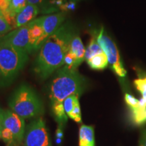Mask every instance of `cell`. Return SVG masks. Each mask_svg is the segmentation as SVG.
<instances>
[{
  "instance_id": "cell-1",
  "label": "cell",
  "mask_w": 146,
  "mask_h": 146,
  "mask_svg": "<svg viewBox=\"0 0 146 146\" xmlns=\"http://www.w3.org/2000/svg\"><path fill=\"white\" fill-rule=\"evenodd\" d=\"M75 34L74 26L66 23L43 43L34 66L35 72L41 79L48 78L64 64V57Z\"/></svg>"
},
{
  "instance_id": "cell-2",
  "label": "cell",
  "mask_w": 146,
  "mask_h": 146,
  "mask_svg": "<svg viewBox=\"0 0 146 146\" xmlns=\"http://www.w3.org/2000/svg\"><path fill=\"white\" fill-rule=\"evenodd\" d=\"M86 87L85 78L76 68L64 66L57 70L50 86V98L52 103L63 102L66 98L75 95L79 97Z\"/></svg>"
},
{
  "instance_id": "cell-3",
  "label": "cell",
  "mask_w": 146,
  "mask_h": 146,
  "mask_svg": "<svg viewBox=\"0 0 146 146\" xmlns=\"http://www.w3.org/2000/svg\"><path fill=\"white\" fill-rule=\"evenodd\" d=\"M29 53L0 41V68L1 86L8 85L26 64Z\"/></svg>"
},
{
  "instance_id": "cell-4",
  "label": "cell",
  "mask_w": 146,
  "mask_h": 146,
  "mask_svg": "<svg viewBox=\"0 0 146 146\" xmlns=\"http://www.w3.org/2000/svg\"><path fill=\"white\" fill-rule=\"evenodd\" d=\"M12 112L23 118L38 116L43 112V106L33 89L23 85L15 91L9 102Z\"/></svg>"
},
{
  "instance_id": "cell-5",
  "label": "cell",
  "mask_w": 146,
  "mask_h": 146,
  "mask_svg": "<svg viewBox=\"0 0 146 146\" xmlns=\"http://www.w3.org/2000/svg\"><path fill=\"white\" fill-rule=\"evenodd\" d=\"M98 42L106 54L108 63L110 64L112 70L120 77H125L127 74V71L120 60L117 47L110 37L104 33L103 27H102L98 35Z\"/></svg>"
},
{
  "instance_id": "cell-6",
  "label": "cell",
  "mask_w": 146,
  "mask_h": 146,
  "mask_svg": "<svg viewBox=\"0 0 146 146\" xmlns=\"http://www.w3.org/2000/svg\"><path fill=\"white\" fill-rule=\"evenodd\" d=\"M25 146H51L43 120L38 118L27 127L25 133Z\"/></svg>"
},
{
  "instance_id": "cell-7",
  "label": "cell",
  "mask_w": 146,
  "mask_h": 146,
  "mask_svg": "<svg viewBox=\"0 0 146 146\" xmlns=\"http://www.w3.org/2000/svg\"><path fill=\"white\" fill-rule=\"evenodd\" d=\"M0 126L12 131L14 139L21 142L25 133V123L24 118L9 110H2L0 116Z\"/></svg>"
},
{
  "instance_id": "cell-8",
  "label": "cell",
  "mask_w": 146,
  "mask_h": 146,
  "mask_svg": "<svg viewBox=\"0 0 146 146\" xmlns=\"http://www.w3.org/2000/svg\"><path fill=\"white\" fill-rule=\"evenodd\" d=\"M29 25L27 24L23 27L12 31L0 39V41L8 43L11 46L31 52L30 41H29Z\"/></svg>"
},
{
  "instance_id": "cell-9",
  "label": "cell",
  "mask_w": 146,
  "mask_h": 146,
  "mask_svg": "<svg viewBox=\"0 0 146 146\" xmlns=\"http://www.w3.org/2000/svg\"><path fill=\"white\" fill-rule=\"evenodd\" d=\"M65 18L66 16L63 12L39 17L43 29V35L42 37L43 43L62 25Z\"/></svg>"
},
{
  "instance_id": "cell-10",
  "label": "cell",
  "mask_w": 146,
  "mask_h": 146,
  "mask_svg": "<svg viewBox=\"0 0 146 146\" xmlns=\"http://www.w3.org/2000/svg\"><path fill=\"white\" fill-rule=\"evenodd\" d=\"M29 25L31 52H33L41 48L43 45L42 37L43 35V29L39 18L34 19Z\"/></svg>"
},
{
  "instance_id": "cell-11",
  "label": "cell",
  "mask_w": 146,
  "mask_h": 146,
  "mask_svg": "<svg viewBox=\"0 0 146 146\" xmlns=\"http://www.w3.org/2000/svg\"><path fill=\"white\" fill-rule=\"evenodd\" d=\"M39 8L37 5L28 3L27 6L14 18V28H19L31 23L38 15Z\"/></svg>"
},
{
  "instance_id": "cell-12",
  "label": "cell",
  "mask_w": 146,
  "mask_h": 146,
  "mask_svg": "<svg viewBox=\"0 0 146 146\" xmlns=\"http://www.w3.org/2000/svg\"><path fill=\"white\" fill-rule=\"evenodd\" d=\"M85 50L83 42L79 35L77 34L74 35L70 43L69 51L74 54L76 57V61L75 64V68L79 66L85 59Z\"/></svg>"
},
{
  "instance_id": "cell-13",
  "label": "cell",
  "mask_w": 146,
  "mask_h": 146,
  "mask_svg": "<svg viewBox=\"0 0 146 146\" xmlns=\"http://www.w3.org/2000/svg\"><path fill=\"white\" fill-rule=\"evenodd\" d=\"M95 145L94 129L91 126L82 125L79 131V146Z\"/></svg>"
},
{
  "instance_id": "cell-14",
  "label": "cell",
  "mask_w": 146,
  "mask_h": 146,
  "mask_svg": "<svg viewBox=\"0 0 146 146\" xmlns=\"http://www.w3.org/2000/svg\"><path fill=\"white\" fill-rule=\"evenodd\" d=\"M87 62L89 66L94 70H103L108 64V60L104 52L93 56Z\"/></svg>"
},
{
  "instance_id": "cell-15",
  "label": "cell",
  "mask_w": 146,
  "mask_h": 146,
  "mask_svg": "<svg viewBox=\"0 0 146 146\" xmlns=\"http://www.w3.org/2000/svg\"><path fill=\"white\" fill-rule=\"evenodd\" d=\"M98 34H96V33H95L91 36L89 44L87 47L86 51H85V60L87 61L92 58L93 56L104 52L98 43Z\"/></svg>"
},
{
  "instance_id": "cell-16",
  "label": "cell",
  "mask_w": 146,
  "mask_h": 146,
  "mask_svg": "<svg viewBox=\"0 0 146 146\" xmlns=\"http://www.w3.org/2000/svg\"><path fill=\"white\" fill-rule=\"evenodd\" d=\"M52 110L57 121L60 125H64L68 120V116L66 114L64 108L63 102H54L52 103Z\"/></svg>"
},
{
  "instance_id": "cell-17",
  "label": "cell",
  "mask_w": 146,
  "mask_h": 146,
  "mask_svg": "<svg viewBox=\"0 0 146 146\" xmlns=\"http://www.w3.org/2000/svg\"><path fill=\"white\" fill-rule=\"evenodd\" d=\"M79 104V101H78V96L73 95V96H70L68 97L67 98L64 100L63 102V106L64 108L66 114L67 116L72 112V110L75 107L76 104Z\"/></svg>"
},
{
  "instance_id": "cell-18",
  "label": "cell",
  "mask_w": 146,
  "mask_h": 146,
  "mask_svg": "<svg viewBox=\"0 0 146 146\" xmlns=\"http://www.w3.org/2000/svg\"><path fill=\"white\" fill-rule=\"evenodd\" d=\"M134 84L137 90L141 93L143 101L146 105V76L143 78H139L134 81Z\"/></svg>"
},
{
  "instance_id": "cell-19",
  "label": "cell",
  "mask_w": 146,
  "mask_h": 146,
  "mask_svg": "<svg viewBox=\"0 0 146 146\" xmlns=\"http://www.w3.org/2000/svg\"><path fill=\"white\" fill-rule=\"evenodd\" d=\"M13 29L8 20L3 15V12L0 10V35L8 33Z\"/></svg>"
},
{
  "instance_id": "cell-20",
  "label": "cell",
  "mask_w": 146,
  "mask_h": 146,
  "mask_svg": "<svg viewBox=\"0 0 146 146\" xmlns=\"http://www.w3.org/2000/svg\"><path fill=\"white\" fill-rule=\"evenodd\" d=\"M68 116L77 123H81V112L79 104L75 106V107L73 108L72 112L68 115Z\"/></svg>"
},
{
  "instance_id": "cell-21",
  "label": "cell",
  "mask_w": 146,
  "mask_h": 146,
  "mask_svg": "<svg viewBox=\"0 0 146 146\" xmlns=\"http://www.w3.org/2000/svg\"><path fill=\"white\" fill-rule=\"evenodd\" d=\"M76 61V56L72 53L68 52L66 54L64 60V63L65 66H67L68 67H72L75 68V64Z\"/></svg>"
},
{
  "instance_id": "cell-22",
  "label": "cell",
  "mask_w": 146,
  "mask_h": 146,
  "mask_svg": "<svg viewBox=\"0 0 146 146\" xmlns=\"http://www.w3.org/2000/svg\"><path fill=\"white\" fill-rule=\"evenodd\" d=\"M1 138L5 142H6L8 143H10L11 142L13 141L14 140V135L12 131L8 129H4V128L1 129Z\"/></svg>"
},
{
  "instance_id": "cell-23",
  "label": "cell",
  "mask_w": 146,
  "mask_h": 146,
  "mask_svg": "<svg viewBox=\"0 0 146 146\" xmlns=\"http://www.w3.org/2000/svg\"><path fill=\"white\" fill-rule=\"evenodd\" d=\"M125 99L128 106L131 108V110L135 109V108L138 106L139 100H137L136 98H135L134 97L131 96V95L126 94L125 96Z\"/></svg>"
},
{
  "instance_id": "cell-24",
  "label": "cell",
  "mask_w": 146,
  "mask_h": 146,
  "mask_svg": "<svg viewBox=\"0 0 146 146\" xmlns=\"http://www.w3.org/2000/svg\"><path fill=\"white\" fill-rule=\"evenodd\" d=\"M54 0H27L28 3H31L37 5L39 8L40 7H47Z\"/></svg>"
},
{
  "instance_id": "cell-25",
  "label": "cell",
  "mask_w": 146,
  "mask_h": 146,
  "mask_svg": "<svg viewBox=\"0 0 146 146\" xmlns=\"http://www.w3.org/2000/svg\"><path fill=\"white\" fill-rule=\"evenodd\" d=\"M139 146H146V129L143 131L139 141Z\"/></svg>"
},
{
  "instance_id": "cell-26",
  "label": "cell",
  "mask_w": 146,
  "mask_h": 146,
  "mask_svg": "<svg viewBox=\"0 0 146 146\" xmlns=\"http://www.w3.org/2000/svg\"><path fill=\"white\" fill-rule=\"evenodd\" d=\"M56 137L58 139H62L63 137V132L60 127L56 131Z\"/></svg>"
},
{
  "instance_id": "cell-27",
  "label": "cell",
  "mask_w": 146,
  "mask_h": 146,
  "mask_svg": "<svg viewBox=\"0 0 146 146\" xmlns=\"http://www.w3.org/2000/svg\"><path fill=\"white\" fill-rule=\"evenodd\" d=\"M1 85V68H0V85Z\"/></svg>"
},
{
  "instance_id": "cell-28",
  "label": "cell",
  "mask_w": 146,
  "mask_h": 146,
  "mask_svg": "<svg viewBox=\"0 0 146 146\" xmlns=\"http://www.w3.org/2000/svg\"><path fill=\"white\" fill-rule=\"evenodd\" d=\"M56 142H57V143H60V142H61V139H56Z\"/></svg>"
},
{
  "instance_id": "cell-29",
  "label": "cell",
  "mask_w": 146,
  "mask_h": 146,
  "mask_svg": "<svg viewBox=\"0 0 146 146\" xmlns=\"http://www.w3.org/2000/svg\"><path fill=\"white\" fill-rule=\"evenodd\" d=\"M70 1H72V2H76V1H80V0H70Z\"/></svg>"
},
{
  "instance_id": "cell-30",
  "label": "cell",
  "mask_w": 146,
  "mask_h": 146,
  "mask_svg": "<svg viewBox=\"0 0 146 146\" xmlns=\"http://www.w3.org/2000/svg\"><path fill=\"white\" fill-rule=\"evenodd\" d=\"M1 129H2V128H1V126H0V137H1Z\"/></svg>"
},
{
  "instance_id": "cell-31",
  "label": "cell",
  "mask_w": 146,
  "mask_h": 146,
  "mask_svg": "<svg viewBox=\"0 0 146 146\" xmlns=\"http://www.w3.org/2000/svg\"><path fill=\"white\" fill-rule=\"evenodd\" d=\"M1 112H2V110L0 109V116H1Z\"/></svg>"
},
{
  "instance_id": "cell-32",
  "label": "cell",
  "mask_w": 146,
  "mask_h": 146,
  "mask_svg": "<svg viewBox=\"0 0 146 146\" xmlns=\"http://www.w3.org/2000/svg\"><path fill=\"white\" fill-rule=\"evenodd\" d=\"M6 1H9V2L10 3V1H11V0H6Z\"/></svg>"
},
{
  "instance_id": "cell-33",
  "label": "cell",
  "mask_w": 146,
  "mask_h": 146,
  "mask_svg": "<svg viewBox=\"0 0 146 146\" xmlns=\"http://www.w3.org/2000/svg\"><path fill=\"white\" fill-rule=\"evenodd\" d=\"M87 146H94V145H87Z\"/></svg>"
}]
</instances>
